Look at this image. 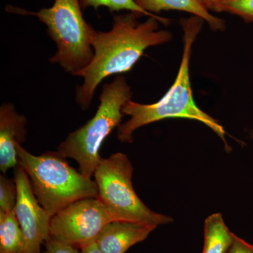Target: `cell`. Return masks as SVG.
<instances>
[{"instance_id": "11", "label": "cell", "mask_w": 253, "mask_h": 253, "mask_svg": "<svg viewBox=\"0 0 253 253\" xmlns=\"http://www.w3.org/2000/svg\"><path fill=\"white\" fill-rule=\"evenodd\" d=\"M139 7L151 14L163 11H180L204 20L213 31H224L226 23L221 18L213 16L199 0H133Z\"/></svg>"}, {"instance_id": "17", "label": "cell", "mask_w": 253, "mask_h": 253, "mask_svg": "<svg viewBox=\"0 0 253 253\" xmlns=\"http://www.w3.org/2000/svg\"><path fill=\"white\" fill-rule=\"evenodd\" d=\"M44 253H81L79 249L71 245L64 244L50 238L46 241Z\"/></svg>"}, {"instance_id": "16", "label": "cell", "mask_w": 253, "mask_h": 253, "mask_svg": "<svg viewBox=\"0 0 253 253\" xmlns=\"http://www.w3.org/2000/svg\"><path fill=\"white\" fill-rule=\"evenodd\" d=\"M17 200V188L15 180L0 176V212L14 211Z\"/></svg>"}, {"instance_id": "15", "label": "cell", "mask_w": 253, "mask_h": 253, "mask_svg": "<svg viewBox=\"0 0 253 253\" xmlns=\"http://www.w3.org/2000/svg\"><path fill=\"white\" fill-rule=\"evenodd\" d=\"M211 11L235 15L247 23H253V0H224L211 8Z\"/></svg>"}, {"instance_id": "4", "label": "cell", "mask_w": 253, "mask_h": 253, "mask_svg": "<svg viewBox=\"0 0 253 253\" xmlns=\"http://www.w3.org/2000/svg\"><path fill=\"white\" fill-rule=\"evenodd\" d=\"M132 92L126 78L118 76L102 86L100 104L94 117L79 129L68 134L58 151L64 158L75 160L79 171L91 178L101 161L100 149L111 131L121 125L122 109L130 101Z\"/></svg>"}, {"instance_id": "6", "label": "cell", "mask_w": 253, "mask_h": 253, "mask_svg": "<svg viewBox=\"0 0 253 253\" xmlns=\"http://www.w3.org/2000/svg\"><path fill=\"white\" fill-rule=\"evenodd\" d=\"M132 174V165L122 153L101 158L95 169L97 198L115 220L136 221L156 226L172 222V217L154 212L141 201L133 187Z\"/></svg>"}, {"instance_id": "1", "label": "cell", "mask_w": 253, "mask_h": 253, "mask_svg": "<svg viewBox=\"0 0 253 253\" xmlns=\"http://www.w3.org/2000/svg\"><path fill=\"white\" fill-rule=\"evenodd\" d=\"M133 13L114 15L113 27L108 32L93 28L90 41L94 49L92 61L75 76L84 83L76 89V102L82 109H89L96 88L106 78L129 72L150 46L165 44L172 40L171 32L159 30V23L168 26L172 20L149 17L139 23Z\"/></svg>"}, {"instance_id": "12", "label": "cell", "mask_w": 253, "mask_h": 253, "mask_svg": "<svg viewBox=\"0 0 253 253\" xmlns=\"http://www.w3.org/2000/svg\"><path fill=\"white\" fill-rule=\"evenodd\" d=\"M234 235L221 213L211 214L205 220L203 253H229Z\"/></svg>"}, {"instance_id": "19", "label": "cell", "mask_w": 253, "mask_h": 253, "mask_svg": "<svg viewBox=\"0 0 253 253\" xmlns=\"http://www.w3.org/2000/svg\"><path fill=\"white\" fill-rule=\"evenodd\" d=\"M81 250V253H102L100 251L99 248L98 247L96 241L91 243V244L86 245V246L82 248Z\"/></svg>"}, {"instance_id": "2", "label": "cell", "mask_w": 253, "mask_h": 253, "mask_svg": "<svg viewBox=\"0 0 253 253\" xmlns=\"http://www.w3.org/2000/svg\"><path fill=\"white\" fill-rule=\"evenodd\" d=\"M204 23V19L192 15L189 18H181L184 51L174 84L162 99L154 104H141L130 100L124 105L123 113L130 118L118 126V140L123 143H131L133 133L141 126L168 118H186L199 121L211 128L224 141L226 149L229 151L224 127L217 120L196 105L191 89L189 66L192 46Z\"/></svg>"}, {"instance_id": "9", "label": "cell", "mask_w": 253, "mask_h": 253, "mask_svg": "<svg viewBox=\"0 0 253 253\" xmlns=\"http://www.w3.org/2000/svg\"><path fill=\"white\" fill-rule=\"evenodd\" d=\"M27 119L19 114L14 105L3 104L0 107V169L6 173L18 165L16 145L26 141Z\"/></svg>"}, {"instance_id": "5", "label": "cell", "mask_w": 253, "mask_h": 253, "mask_svg": "<svg viewBox=\"0 0 253 253\" xmlns=\"http://www.w3.org/2000/svg\"><path fill=\"white\" fill-rule=\"evenodd\" d=\"M80 0H55L51 7L38 12L8 5L9 12L36 16L46 26V32L57 46L49 59L66 73L76 74L86 67L94 57L90 37L92 26L83 17Z\"/></svg>"}, {"instance_id": "20", "label": "cell", "mask_w": 253, "mask_h": 253, "mask_svg": "<svg viewBox=\"0 0 253 253\" xmlns=\"http://www.w3.org/2000/svg\"><path fill=\"white\" fill-rule=\"evenodd\" d=\"M221 1H224V0H199L201 4H202L205 8L209 10V11H211V8H212L213 6H214V5L217 4V3L220 2Z\"/></svg>"}, {"instance_id": "14", "label": "cell", "mask_w": 253, "mask_h": 253, "mask_svg": "<svg viewBox=\"0 0 253 253\" xmlns=\"http://www.w3.org/2000/svg\"><path fill=\"white\" fill-rule=\"evenodd\" d=\"M80 2L83 10L88 7H93L96 10L101 6H106L111 12L126 10L136 14L139 18L146 16L149 17H160L158 15L151 14L141 9L133 0H80Z\"/></svg>"}, {"instance_id": "18", "label": "cell", "mask_w": 253, "mask_h": 253, "mask_svg": "<svg viewBox=\"0 0 253 253\" xmlns=\"http://www.w3.org/2000/svg\"><path fill=\"white\" fill-rule=\"evenodd\" d=\"M229 253H253V245L234 235V241Z\"/></svg>"}, {"instance_id": "8", "label": "cell", "mask_w": 253, "mask_h": 253, "mask_svg": "<svg viewBox=\"0 0 253 253\" xmlns=\"http://www.w3.org/2000/svg\"><path fill=\"white\" fill-rule=\"evenodd\" d=\"M17 200L14 212L23 231V253H42V245L50 239L51 216L37 200L27 173L21 165L15 168Z\"/></svg>"}, {"instance_id": "3", "label": "cell", "mask_w": 253, "mask_h": 253, "mask_svg": "<svg viewBox=\"0 0 253 253\" xmlns=\"http://www.w3.org/2000/svg\"><path fill=\"white\" fill-rule=\"evenodd\" d=\"M16 151L37 200L51 217L76 201L97 198L96 181L71 167L59 151L35 156L21 144Z\"/></svg>"}, {"instance_id": "10", "label": "cell", "mask_w": 253, "mask_h": 253, "mask_svg": "<svg viewBox=\"0 0 253 253\" xmlns=\"http://www.w3.org/2000/svg\"><path fill=\"white\" fill-rule=\"evenodd\" d=\"M157 226L136 221H114L108 224L96 239L102 253H126L147 239Z\"/></svg>"}, {"instance_id": "13", "label": "cell", "mask_w": 253, "mask_h": 253, "mask_svg": "<svg viewBox=\"0 0 253 253\" xmlns=\"http://www.w3.org/2000/svg\"><path fill=\"white\" fill-rule=\"evenodd\" d=\"M23 231L14 211L0 212V253H23Z\"/></svg>"}, {"instance_id": "7", "label": "cell", "mask_w": 253, "mask_h": 253, "mask_svg": "<svg viewBox=\"0 0 253 253\" xmlns=\"http://www.w3.org/2000/svg\"><path fill=\"white\" fill-rule=\"evenodd\" d=\"M115 220L98 198H86L69 205L53 216L50 238L78 249L96 241Z\"/></svg>"}]
</instances>
